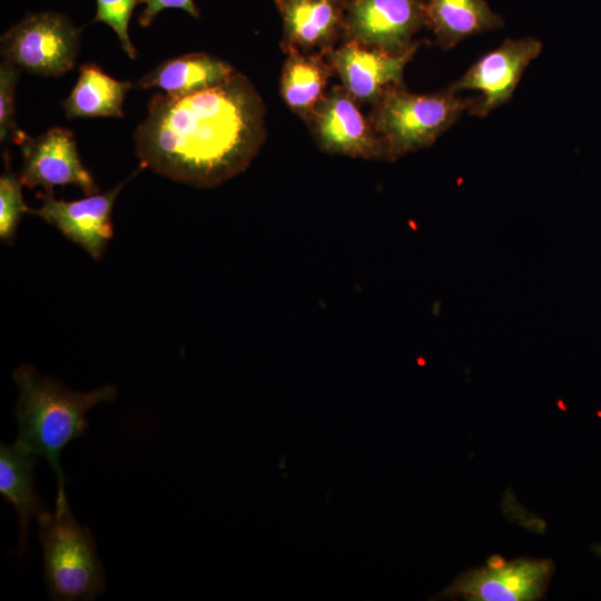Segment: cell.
Returning <instances> with one entry per match:
<instances>
[{"label": "cell", "instance_id": "obj_1", "mask_svg": "<svg viewBox=\"0 0 601 601\" xmlns=\"http://www.w3.org/2000/svg\"><path fill=\"white\" fill-rule=\"evenodd\" d=\"M265 137L264 102L237 71L194 93H156L135 135L142 166L197 187H213L244 171Z\"/></svg>", "mask_w": 601, "mask_h": 601}, {"label": "cell", "instance_id": "obj_2", "mask_svg": "<svg viewBox=\"0 0 601 601\" xmlns=\"http://www.w3.org/2000/svg\"><path fill=\"white\" fill-rule=\"evenodd\" d=\"M12 377L20 393L16 404L17 442L49 462L57 476V494H66L59 463L61 451L86 433L87 412L97 404L112 402L117 388L108 384L89 392H77L42 375L31 364L18 366Z\"/></svg>", "mask_w": 601, "mask_h": 601}, {"label": "cell", "instance_id": "obj_3", "mask_svg": "<svg viewBox=\"0 0 601 601\" xmlns=\"http://www.w3.org/2000/svg\"><path fill=\"white\" fill-rule=\"evenodd\" d=\"M37 520L50 599L91 601L101 595L106 580L95 539L75 519L66 494H57L55 511L46 510Z\"/></svg>", "mask_w": 601, "mask_h": 601}, {"label": "cell", "instance_id": "obj_4", "mask_svg": "<svg viewBox=\"0 0 601 601\" xmlns=\"http://www.w3.org/2000/svg\"><path fill=\"white\" fill-rule=\"evenodd\" d=\"M474 98H463L449 88L418 95L405 86L388 89L372 106L370 120L381 138L387 160L432 146L460 117Z\"/></svg>", "mask_w": 601, "mask_h": 601}, {"label": "cell", "instance_id": "obj_5", "mask_svg": "<svg viewBox=\"0 0 601 601\" xmlns=\"http://www.w3.org/2000/svg\"><path fill=\"white\" fill-rule=\"evenodd\" d=\"M2 55L29 72L61 76L75 63L79 30L62 14H30L1 38Z\"/></svg>", "mask_w": 601, "mask_h": 601}, {"label": "cell", "instance_id": "obj_6", "mask_svg": "<svg viewBox=\"0 0 601 601\" xmlns=\"http://www.w3.org/2000/svg\"><path fill=\"white\" fill-rule=\"evenodd\" d=\"M553 572L549 559L509 561L493 555L485 565L456 577L441 595L469 601H535L543 598Z\"/></svg>", "mask_w": 601, "mask_h": 601}, {"label": "cell", "instance_id": "obj_7", "mask_svg": "<svg viewBox=\"0 0 601 601\" xmlns=\"http://www.w3.org/2000/svg\"><path fill=\"white\" fill-rule=\"evenodd\" d=\"M542 48V42L532 37L508 38L476 60L449 89L455 93L479 91L481 96L474 97L469 112L483 118L512 98L523 72Z\"/></svg>", "mask_w": 601, "mask_h": 601}, {"label": "cell", "instance_id": "obj_8", "mask_svg": "<svg viewBox=\"0 0 601 601\" xmlns=\"http://www.w3.org/2000/svg\"><path fill=\"white\" fill-rule=\"evenodd\" d=\"M423 26V0H347L343 38L402 55Z\"/></svg>", "mask_w": 601, "mask_h": 601}, {"label": "cell", "instance_id": "obj_9", "mask_svg": "<svg viewBox=\"0 0 601 601\" xmlns=\"http://www.w3.org/2000/svg\"><path fill=\"white\" fill-rule=\"evenodd\" d=\"M314 139L323 151L353 158L387 159L381 138L358 102L343 88L333 86L311 120Z\"/></svg>", "mask_w": 601, "mask_h": 601}, {"label": "cell", "instance_id": "obj_10", "mask_svg": "<svg viewBox=\"0 0 601 601\" xmlns=\"http://www.w3.org/2000/svg\"><path fill=\"white\" fill-rule=\"evenodd\" d=\"M417 47L402 55L345 40L326 56L343 88L358 102H376L388 89L404 86L403 73Z\"/></svg>", "mask_w": 601, "mask_h": 601}, {"label": "cell", "instance_id": "obj_11", "mask_svg": "<svg viewBox=\"0 0 601 601\" xmlns=\"http://www.w3.org/2000/svg\"><path fill=\"white\" fill-rule=\"evenodd\" d=\"M124 185L125 181L105 194H93L73 201L56 199L52 190H45L40 195L42 206L30 209V214L55 226L92 258L99 259L112 237V207Z\"/></svg>", "mask_w": 601, "mask_h": 601}, {"label": "cell", "instance_id": "obj_12", "mask_svg": "<svg viewBox=\"0 0 601 601\" xmlns=\"http://www.w3.org/2000/svg\"><path fill=\"white\" fill-rule=\"evenodd\" d=\"M22 146L23 164L19 175L22 185L41 186L46 191L53 186L73 184L86 195H93L98 187L90 173L81 164L73 135L70 130L53 127Z\"/></svg>", "mask_w": 601, "mask_h": 601}, {"label": "cell", "instance_id": "obj_13", "mask_svg": "<svg viewBox=\"0 0 601 601\" xmlns=\"http://www.w3.org/2000/svg\"><path fill=\"white\" fill-rule=\"evenodd\" d=\"M347 0H275L284 52L327 53L344 37Z\"/></svg>", "mask_w": 601, "mask_h": 601}, {"label": "cell", "instance_id": "obj_14", "mask_svg": "<svg viewBox=\"0 0 601 601\" xmlns=\"http://www.w3.org/2000/svg\"><path fill=\"white\" fill-rule=\"evenodd\" d=\"M425 26L444 50L462 40L500 29L504 20L486 0H423Z\"/></svg>", "mask_w": 601, "mask_h": 601}, {"label": "cell", "instance_id": "obj_15", "mask_svg": "<svg viewBox=\"0 0 601 601\" xmlns=\"http://www.w3.org/2000/svg\"><path fill=\"white\" fill-rule=\"evenodd\" d=\"M334 75L326 53L290 51L282 69L280 96L293 112L308 122Z\"/></svg>", "mask_w": 601, "mask_h": 601}, {"label": "cell", "instance_id": "obj_16", "mask_svg": "<svg viewBox=\"0 0 601 601\" xmlns=\"http://www.w3.org/2000/svg\"><path fill=\"white\" fill-rule=\"evenodd\" d=\"M235 69L203 52L167 60L137 81L138 88H160L170 96L194 93L227 80Z\"/></svg>", "mask_w": 601, "mask_h": 601}, {"label": "cell", "instance_id": "obj_17", "mask_svg": "<svg viewBox=\"0 0 601 601\" xmlns=\"http://www.w3.org/2000/svg\"><path fill=\"white\" fill-rule=\"evenodd\" d=\"M38 455L17 441L0 446V493L16 509L19 518V550L23 551L29 522L46 511L33 486V467Z\"/></svg>", "mask_w": 601, "mask_h": 601}, {"label": "cell", "instance_id": "obj_18", "mask_svg": "<svg viewBox=\"0 0 601 601\" xmlns=\"http://www.w3.org/2000/svg\"><path fill=\"white\" fill-rule=\"evenodd\" d=\"M131 83L105 73L97 65L80 67L79 78L63 106L68 118L122 117V104Z\"/></svg>", "mask_w": 601, "mask_h": 601}, {"label": "cell", "instance_id": "obj_19", "mask_svg": "<svg viewBox=\"0 0 601 601\" xmlns=\"http://www.w3.org/2000/svg\"><path fill=\"white\" fill-rule=\"evenodd\" d=\"M22 183L19 176L9 171L0 178V238L12 244L22 214L30 213L23 201Z\"/></svg>", "mask_w": 601, "mask_h": 601}, {"label": "cell", "instance_id": "obj_20", "mask_svg": "<svg viewBox=\"0 0 601 601\" xmlns=\"http://www.w3.org/2000/svg\"><path fill=\"white\" fill-rule=\"evenodd\" d=\"M19 70L14 63L4 59L0 67V138L7 140L10 136L22 145L27 136L18 129L14 120V89Z\"/></svg>", "mask_w": 601, "mask_h": 601}, {"label": "cell", "instance_id": "obj_21", "mask_svg": "<svg viewBox=\"0 0 601 601\" xmlns=\"http://www.w3.org/2000/svg\"><path fill=\"white\" fill-rule=\"evenodd\" d=\"M144 0H97V14L93 21H101L111 27L117 33L122 49L135 59L137 51L132 46L128 24L135 7Z\"/></svg>", "mask_w": 601, "mask_h": 601}, {"label": "cell", "instance_id": "obj_22", "mask_svg": "<svg viewBox=\"0 0 601 601\" xmlns=\"http://www.w3.org/2000/svg\"><path fill=\"white\" fill-rule=\"evenodd\" d=\"M144 2L146 7L139 18V23L144 27L149 26L161 10L168 8L183 9L193 17H199L194 0H144Z\"/></svg>", "mask_w": 601, "mask_h": 601}, {"label": "cell", "instance_id": "obj_23", "mask_svg": "<svg viewBox=\"0 0 601 601\" xmlns=\"http://www.w3.org/2000/svg\"><path fill=\"white\" fill-rule=\"evenodd\" d=\"M592 551L594 554L601 558V543L593 544Z\"/></svg>", "mask_w": 601, "mask_h": 601}]
</instances>
